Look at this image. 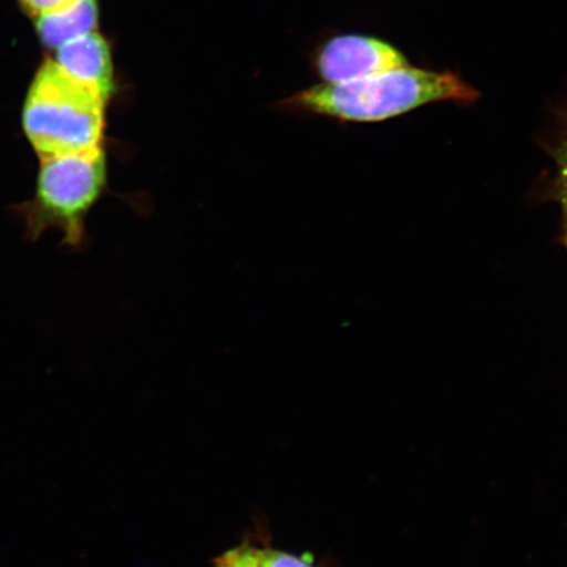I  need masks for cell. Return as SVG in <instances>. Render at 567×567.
<instances>
[{
  "instance_id": "9c48e42d",
  "label": "cell",
  "mask_w": 567,
  "mask_h": 567,
  "mask_svg": "<svg viewBox=\"0 0 567 567\" xmlns=\"http://www.w3.org/2000/svg\"><path fill=\"white\" fill-rule=\"evenodd\" d=\"M260 567H315L307 558L275 549H258Z\"/></svg>"
},
{
  "instance_id": "52a82bcc",
  "label": "cell",
  "mask_w": 567,
  "mask_h": 567,
  "mask_svg": "<svg viewBox=\"0 0 567 567\" xmlns=\"http://www.w3.org/2000/svg\"><path fill=\"white\" fill-rule=\"evenodd\" d=\"M557 162V197L564 216V243L567 247V125L564 137L555 152Z\"/></svg>"
},
{
  "instance_id": "3957f363",
  "label": "cell",
  "mask_w": 567,
  "mask_h": 567,
  "mask_svg": "<svg viewBox=\"0 0 567 567\" xmlns=\"http://www.w3.org/2000/svg\"><path fill=\"white\" fill-rule=\"evenodd\" d=\"M30 202L19 205L25 237L32 243L49 230L62 234L63 244L78 246L84 223L106 183L103 146L91 151L41 158Z\"/></svg>"
},
{
  "instance_id": "8992f818",
  "label": "cell",
  "mask_w": 567,
  "mask_h": 567,
  "mask_svg": "<svg viewBox=\"0 0 567 567\" xmlns=\"http://www.w3.org/2000/svg\"><path fill=\"white\" fill-rule=\"evenodd\" d=\"M97 0H75L60 10L34 18L35 32L48 49H56L83 35L96 32Z\"/></svg>"
},
{
  "instance_id": "30bf717a",
  "label": "cell",
  "mask_w": 567,
  "mask_h": 567,
  "mask_svg": "<svg viewBox=\"0 0 567 567\" xmlns=\"http://www.w3.org/2000/svg\"><path fill=\"white\" fill-rule=\"evenodd\" d=\"M75 0H20L21 9L28 16L34 18L45 16V13L62 9Z\"/></svg>"
},
{
  "instance_id": "277c9868",
  "label": "cell",
  "mask_w": 567,
  "mask_h": 567,
  "mask_svg": "<svg viewBox=\"0 0 567 567\" xmlns=\"http://www.w3.org/2000/svg\"><path fill=\"white\" fill-rule=\"evenodd\" d=\"M410 65L399 49L368 35H339L318 55L317 68L326 83H343Z\"/></svg>"
},
{
  "instance_id": "ba28073f",
  "label": "cell",
  "mask_w": 567,
  "mask_h": 567,
  "mask_svg": "<svg viewBox=\"0 0 567 567\" xmlns=\"http://www.w3.org/2000/svg\"><path fill=\"white\" fill-rule=\"evenodd\" d=\"M213 567H260L258 561V549L240 545V547L225 551L219 556Z\"/></svg>"
},
{
  "instance_id": "5b68a950",
  "label": "cell",
  "mask_w": 567,
  "mask_h": 567,
  "mask_svg": "<svg viewBox=\"0 0 567 567\" xmlns=\"http://www.w3.org/2000/svg\"><path fill=\"white\" fill-rule=\"evenodd\" d=\"M54 59L66 74L84 86L94 90L105 103L115 92V69L109 42L102 34L92 32L68 42L54 51Z\"/></svg>"
},
{
  "instance_id": "7a4b0ae2",
  "label": "cell",
  "mask_w": 567,
  "mask_h": 567,
  "mask_svg": "<svg viewBox=\"0 0 567 567\" xmlns=\"http://www.w3.org/2000/svg\"><path fill=\"white\" fill-rule=\"evenodd\" d=\"M105 103L94 90L47 60L21 110V130L39 159L103 146Z\"/></svg>"
},
{
  "instance_id": "6da1fadb",
  "label": "cell",
  "mask_w": 567,
  "mask_h": 567,
  "mask_svg": "<svg viewBox=\"0 0 567 567\" xmlns=\"http://www.w3.org/2000/svg\"><path fill=\"white\" fill-rule=\"evenodd\" d=\"M480 92L451 71L413 66L343 83L319 84L293 97V103L317 115L353 123H379L421 106L453 102L471 104Z\"/></svg>"
}]
</instances>
